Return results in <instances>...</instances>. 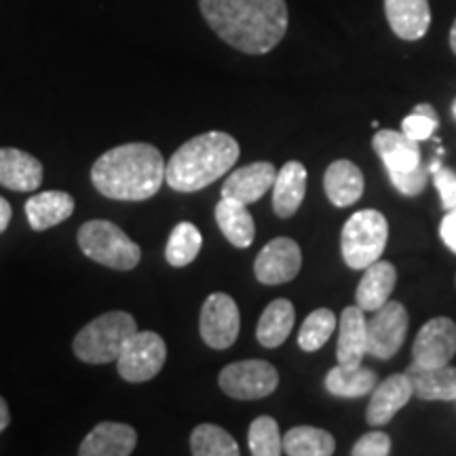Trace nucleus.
I'll list each match as a JSON object with an SVG mask.
<instances>
[{
	"mask_svg": "<svg viewBox=\"0 0 456 456\" xmlns=\"http://www.w3.org/2000/svg\"><path fill=\"white\" fill-rule=\"evenodd\" d=\"M199 7L222 41L248 55L269 53L288 32L285 0H199Z\"/></svg>",
	"mask_w": 456,
	"mask_h": 456,
	"instance_id": "nucleus-1",
	"label": "nucleus"
},
{
	"mask_svg": "<svg viewBox=\"0 0 456 456\" xmlns=\"http://www.w3.org/2000/svg\"><path fill=\"white\" fill-rule=\"evenodd\" d=\"M165 165L157 146L131 142L104 152L91 167V182L108 199L146 201L161 191Z\"/></svg>",
	"mask_w": 456,
	"mask_h": 456,
	"instance_id": "nucleus-2",
	"label": "nucleus"
},
{
	"mask_svg": "<svg viewBox=\"0 0 456 456\" xmlns=\"http://www.w3.org/2000/svg\"><path fill=\"white\" fill-rule=\"evenodd\" d=\"M239 142L224 131H208L188 140L165 165V180L175 192H197L235 167Z\"/></svg>",
	"mask_w": 456,
	"mask_h": 456,
	"instance_id": "nucleus-3",
	"label": "nucleus"
},
{
	"mask_svg": "<svg viewBox=\"0 0 456 456\" xmlns=\"http://www.w3.org/2000/svg\"><path fill=\"white\" fill-rule=\"evenodd\" d=\"M138 332L134 315L125 311H110L89 322L72 342L74 355L83 363L102 366L117 362L125 342Z\"/></svg>",
	"mask_w": 456,
	"mask_h": 456,
	"instance_id": "nucleus-4",
	"label": "nucleus"
},
{
	"mask_svg": "<svg viewBox=\"0 0 456 456\" xmlns=\"http://www.w3.org/2000/svg\"><path fill=\"white\" fill-rule=\"evenodd\" d=\"M78 248L89 260L114 271H131L140 265L142 249L123 228L108 220H89L78 228Z\"/></svg>",
	"mask_w": 456,
	"mask_h": 456,
	"instance_id": "nucleus-5",
	"label": "nucleus"
},
{
	"mask_svg": "<svg viewBox=\"0 0 456 456\" xmlns=\"http://www.w3.org/2000/svg\"><path fill=\"white\" fill-rule=\"evenodd\" d=\"M389 222L376 209H359L346 220L340 235V249L349 269H368L385 252Z\"/></svg>",
	"mask_w": 456,
	"mask_h": 456,
	"instance_id": "nucleus-6",
	"label": "nucleus"
},
{
	"mask_svg": "<svg viewBox=\"0 0 456 456\" xmlns=\"http://www.w3.org/2000/svg\"><path fill=\"white\" fill-rule=\"evenodd\" d=\"M167 362V345L157 332H135L117 357V370L127 383H146Z\"/></svg>",
	"mask_w": 456,
	"mask_h": 456,
	"instance_id": "nucleus-7",
	"label": "nucleus"
},
{
	"mask_svg": "<svg viewBox=\"0 0 456 456\" xmlns=\"http://www.w3.org/2000/svg\"><path fill=\"white\" fill-rule=\"evenodd\" d=\"M220 389L232 399H262L275 393L279 372L265 359H243L228 363L220 372Z\"/></svg>",
	"mask_w": 456,
	"mask_h": 456,
	"instance_id": "nucleus-8",
	"label": "nucleus"
},
{
	"mask_svg": "<svg viewBox=\"0 0 456 456\" xmlns=\"http://www.w3.org/2000/svg\"><path fill=\"white\" fill-rule=\"evenodd\" d=\"M239 330H241V315L237 302L224 292L209 294L199 315V332L205 345L216 351H224L235 345Z\"/></svg>",
	"mask_w": 456,
	"mask_h": 456,
	"instance_id": "nucleus-9",
	"label": "nucleus"
},
{
	"mask_svg": "<svg viewBox=\"0 0 456 456\" xmlns=\"http://www.w3.org/2000/svg\"><path fill=\"white\" fill-rule=\"evenodd\" d=\"M408 323L406 306L397 300H387L368 322V355L376 359L397 355L408 336Z\"/></svg>",
	"mask_w": 456,
	"mask_h": 456,
	"instance_id": "nucleus-10",
	"label": "nucleus"
},
{
	"mask_svg": "<svg viewBox=\"0 0 456 456\" xmlns=\"http://www.w3.org/2000/svg\"><path fill=\"white\" fill-rule=\"evenodd\" d=\"M456 355V323L450 317H433L416 334L412 363L423 368L446 366Z\"/></svg>",
	"mask_w": 456,
	"mask_h": 456,
	"instance_id": "nucleus-11",
	"label": "nucleus"
},
{
	"mask_svg": "<svg viewBox=\"0 0 456 456\" xmlns=\"http://www.w3.org/2000/svg\"><path fill=\"white\" fill-rule=\"evenodd\" d=\"M302 266L300 245L289 237H277L256 256L254 275L265 285H281L296 279Z\"/></svg>",
	"mask_w": 456,
	"mask_h": 456,
	"instance_id": "nucleus-12",
	"label": "nucleus"
},
{
	"mask_svg": "<svg viewBox=\"0 0 456 456\" xmlns=\"http://www.w3.org/2000/svg\"><path fill=\"white\" fill-rule=\"evenodd\" d=\"M370 395L372 397H370L366 414L368 425L385 427L395 419L399 410L408 406L410 399L414 397V389L408 374H393L387 380H383V383L376 385Z\"/></svg>",
	"mask_w": 456,
	"mask_h": 456,
	"instance_id": "nucleus-13",
	"label": "nucleus"
},
{
	"mask_svg": "<svg viewBox=\"0 0 456 456\" xmlns=\"http://www.w3.org/2000/svg\"><path fill=\"white\" fill-rule=\"evenodd\" d=\"M275 178L277 169L269 161L245 165V167H239L228 175L224 186H222V197L235 199L243 205H252L271 191Z\"/></svg>",
	"mask_w": 456,
	"mask_h": 456,
	"instance_id": "nucleus-14",
	"label": "nucleus"
},
{
	"mask_svg": "<svg viewBox=\"0 0 456 456\" xmlns=\"http://www.w3.org/2000/svg\"><path fill=\"white\" fill-rule=\"evenodd\" d=\"M368 355V319L359 306H346L338 322V345H336V359L340 366L355 368L362 366Z\"/></svg>",
	"mask_w": 456,
	"mask_h": 456,
	"instance_id": "nucleus-15",
	"label": "nucleus"
},
{
	"mask_svg": "<svg viewBox=\"0 0 456 456\" xmlns=\"http://www.w3.org/2000/svg\"><path fill=\"white\" fill-rule=\"evenodd\" d=\"M43 163L20 148H0V186L34 192L43 184Z\"/></svg>",
	"mask_w": 456,
	"mask_h": 456,
	"instance_id": "nucleus-16",
	"label": "nucleus"
},
{
	"mask_svg": "<svg viewBox=\"0 0 456 456\" xmlns=\"http://www.w3.org/2000/svg\"><path fill=\"white\" fill-rule=\"evenodd\" d=\"M138 444V433L134 427L125 423H106L95 425L85 437L78 454L81 456H129Z\"/></svg>",
	"mask_w": 456,
	"mask_h": 456,
	"instance_id": "nucleus-17",
	"label": "nucleus"
},
{
	"mask_svg": "<svg viewBox=\"0 0 456 456\" xmlns=\"http://www.w3.org/2000/svg\"><path fill=\"white\" fill-rule=\"evenodd\" d=\"M385 15L402 41H420L429 32V0H385Z\"/></svg>",
	"mask_w": 456,
	"mask_h": 456,
	"instance_id": "nucleus-18",
	"label": "nucleus"
},
{
	"mask_svg": "<svg viewBox=\"0 0 456 456\" xmlns=\"http://www.w3.org/2000/svg\"><path fill=\"white\" fill-rule=\"evenodd\" d=\"M372 146L376 155L383 159L389 175L406 174V171H412L423 163L419 142L410 140L403 131L380 129L379 134L374 135Z\"/></svg>",
	"mask_w": 456,
	"mask_h": 456,
	"instance_id": "nucleus-19",
	"label": "nucleus"
},
{
	"mask_svg": "<svg viewBox=\"0 0 456 456\" xmlns=\"http://www.w3.org/2000/svg\"><path fill=\"white\" fill-rule=\"evenodd\" d=\"M306 167L300 161H288L277 171L273 184V209L279 218H292L306 195Z\"/></svg>",
	"mask_w": 456,
	"mask_h": 456,
	"instance_id": "nucleus-20",
	"label": "nucleus"
},
{
	"mask_svg": "<svg viewBox=\"0 0 456 456\" xmlns=\"http://www.w3.org/2000/svg\"><path fill=\"white\" fill-rule=\"evenodd\" d=\"M414 395L425 402H456V368H423L410 363L406 370Z\"/></svg>",
	"mask_w": 456,
	"mask_h": 456,
	"instance_id": "nucleus-21",
	"label": "nucleus"
},
{
	"mask_svg": "<svg viewBox=\"0 0 456 456\" xmlns=\"http://www.w3.org/2000/svg\"><path fill=\"white\" fill-rule=\"evenodd\" d=\"M363 271L366 273H363L362 281L357 285L355 302L359 309H363V313H374L389 300L393 289H395L397 271L391 262L385 260H376Z\"/></svg>",
	"mask_w": 456,
	"mask_h": 456,
	"instance_id": "nucleus-22",
	"label": "nucleus"
},
{
	"mask_svg": "<svg viewBox=\"0 0 456 456\" xmlns=\"http://www.w3.org/2000/svg\"><path fill=\"white\" fill-rule=\"evenodd\" d=\"M363 174L353 161L346 159H338L326 169L323 175V188L330 203L336 208H349V205L357 203L363 195Z\"/></svg>",
	"mask_w": 456,
	"mask_h": 456,
	"instance_id": "nucleus-23",
	"label": "nucleus"
},
{
	"mask_svg": "<svg viewBox=\"0 0 456 456\" xmlns=\"http://www.w3.org/2000/svg\"><path fill=\"white\" fill-rule=\"evenodd\" d=\"M74 212V199L64 191H45L26 201V218L34 231H49Z\"/></svg>",
	"mask_w": 456,
	"mask_h": 456,
	"instance_id": "nucleus-24",
	"label": "nucleus"
},
{
	"mask_svg": "<svg viewBox=\"0 0 456 456\" xmlns=\"http://www.w3.org/2000/svg\"><path fill=\"white\" fill-rule=\"evenodd\" d=\"M216 222H218L222 235L235 248H249L256 239V222L248 212V205L235 201V199L222 197L216 205Z\"/></svg>",
	"mask_w": 456,
	"mask_h": 456,
	"instance_id": "nucleus-25",
	"label": "nucleus"
},
{
	"mask_svg": "<svg viewBox=\"0 0 456 456\" xmlns=\"http://www.w3.org/2000/svg\"><path fill=\"white\" fill-rule=\"evenodd\" d=\"M296 322V309L289 300L279 298L273 300L265 311H262L258 328H256V338L265 349H277L281 346L288 336L292 334Z\"/></svg>",
	"mask_w": 456,
	"mask_h": 456,
	"instance_id": "nucleus-26",
	"label": "nucleus"
},
{
	"mask_svg": "<svg viewBox=\"0 0 456 456\" xmlns=\"http://www.w3.org/2000/svg\"><path fill=\"white\" fill-rule=\"evenodd\" d=\"M379 385V374L374 370L355 366V368H345L336 366L326 376V389L336 397L345 399H357L366 397L374 391V387Z\"/></svg>",
	"mask_w": 456,
	"mask_h": 456,
	"instance_id": "nucleus-27",
	"label": "nucleus"
},
{
	"mask_svg": "<svg viewBox=\"0 0 456 456\" xmlns=\"http://www.w3.org/2000/svg\"><path fill=\"white\" fill-rule=\"evenodd\" d=\"M283 452L289 456H330L336 452V442L326 429L300 425L283 436Z\"/></svg>",
	"mask_w": 456,
	"mask_h": 456,
	"instance_id": "nucleus-28",
	"label": "nucleus"
},
{
	"mask_svg": "<svg viewBox=\"0 0 456 456\" xmlns=\"http://www.w3.org/2000/svg\"><path fill=\"white\" fill-rule=\"evenodd\" d=\"M191 452L195 456H239V444L235 437L218 425H197L191 433Z\"/></svg>",
	"mask_w": 456,
	"mask_h": 456,
	"instance_id": "nucleus-29",
	"label": "nucleus"
},
{
	"mask_svg": "<svg viewBox=\"0 0 456 456\" xmlns=\"http://www.w3.org/2000/svg\"><path fill=\"white\" fill-rule=\"evenodd\" d=\"M201 245L203 237L199 232V228L192 222H180V224H175L167 239L165 258H167L171 266L182 269V266H188L191 262H195L199 252H201Z\"/></svg>",
	"mask_w": 456,
	"mask_h": 456,
	"instance_id": "nucleus-30",
	"label": "nucleus"
},
{
	"mask_svg": "<svg viewBox=\"0 0 456 456\" xmlns=\"http://www.w3.org/2000/svg\"><path fill=\"white\" fill-rule=\"evenodd\" d=\"M336 323L338 319L330 309H315L309 317L302 322V328L298 332V345L302 351L315 353L322 349L326 342L332 338Z\"/></svg>",
	"mask_w": 456,
	"mask_h": 456,
	"instance_id": "nucleus-31",
	"label": "nucleus"
},
{
	"mask_svg": "<svg viewBox=\"0 0 456 456\" xmlns=\"http://www.w3.org/2000/svg\"><path fill=\"white\" fill-rule=\"evenodd\" d=\"M249 452L254 456H279L283 454V437L279 425L271 416H258L248 433Z\"/></svg>",
	"mask_w": 456,
	"mask_h": 456,
	"instance_id": "nucleus-32",
	"label": "nucleus"
},
{
	"mask_svg": "<svg viewBox=\"0 0 456 456\" xmlns=\"http://www.w3.org/2000/svg\"><path fill=\"white\" fill-rule=\"evenodd\" d=\"M429 165L420 163L419 167L412 169V171H406V174H395V175H389L391 184L397 188L402 195L406 197H416L420 195V192L425 191L427 182H429Z\"/></svg>",
	"mask_w": 456,
	"mask_h": 456,
	"instance_id": "nucleus-33",
	"label": "nucleus"
},
{
	"mask_svg": "<svg viewBox=\"0 0 456 456\" xmlns=\"http://www.w3.org/2000/svg\"><path fill=\"white\" fill-rule=\"evenodd\" d=\"M437 125H440V121L437 118H431L427 117V114L423 112H412L410 117H406L402 121V131L403 134L408 135L410 140L414 142H425L429 140L433 135V131L437 129Z\"/></svg>",
	"mask_w": 456,
	"mask_h": 456,
	"instance_id": "nucleus-34",
	"label": "nucleus"
},
{
	"mask_svg": "<svg viewBox=\"0 0 456 456\" xmlns=\"http://www.w3.org/2000/svg\"><path fill=\"white\" fill-rule=\"evenodd\" d=\"M391 452V437L383 431H370L362 440L355 442L353 456H387Z\"/></svg>",
	"mask_w": 456,
	"mask_h": 456,
	"instance_id": "nucleus-35",
	"label": "nucleus"
},
{
	"mask_svg": "<svg viewBox=\"0 0 456 456\" xmlns=\"http://www.w3.org/2000/svg\"><path fill=\"white\" fill-rule=\"evenodd\" d=\"M433 175V184H436L437 192H440L442 208L450 212L456 209V174L448 167H440Z\"/></svg>",
	"mask_w": 456,
	"mask_h": 456,
	"instance_id": "nucleus-36",
	"label": "nucleus"
},
{
	"mask_svg": "<svg viewBox=\"0 0 456 456\" xmlns=\"http://www.w3.org/2000/svg\"><path fill=\"white\" fill-rule=\"evenodd\" d=\"M440 237L442 241L446 243L450 252L456 254V209H450V212L444 216L440 224Z\"/></svg>",
	"mask_w": 456,
	"mask_h": 456,
	"instance_id": "nucleus-37",
	"label": "nucleus"
},
{
	"mask_svg": "<svg viewBox=\"0 0 456 456\" xmlns=\"http://www.w3.org/2000/svg\"><path fill=\"white\" fill-rule=\"evenodd\" d=\"M11 216H13V209H11V203L4 197H0V235L7 231L11 224Z\"/></svg>",
	"mask_w": 456,
	"mask_h": 456,
	"instance_id": "nucleus-38",
	"label": "nucleus"
},
{
	"mask_svg": "<svg viewBox=\"0 0 456 456\" xmlns=\"http://www.w3.org/2000/svg\"><path fill=\"white\" fill-rule=\"evenodd\" d=\"M11 423V412H9V406L7 402H4L3 397H0V433L7 429Z\"/></svg>",
	"mask_w": 456,
	"mask_h": 456,
	"instance_id": "nucleus-39",
	"label": "nucleus"
},
{
	"mask_svg": "<svg viewBox=\"0 0 456 456\" xmlns=\"http://www.w3.org/2000/svg\"><path fill=\"white\" fill-rule=\"evenodd\" d=\"M414 110H416V112H423V114H427V117L437 118V121H440V117H437L436 108H433L431 104H419V106H414Z\"/></svg>",
	"mask_w": 456,
	"mask_h": 456,
	"instance_id": "nucleus-40",
	"label": "nucleus"
},
{
	"mask_svg": "<svg viewBox=\"0 0 456 456\" xmlns=\"http://www.w3.org/2000/svg\"><path fill=\"white\" fill-rule=\"evenodd\" d=\"M450 49H452V53L456 55V20L452 28H450Z\"/></svg>",
	"mask_w": 456,
	"mask_h": 456,
	"instance_id": "nucleus-41",
	"label": "nucleus"
},
{
	"mask_svg": "<svg viewBox=\"0 0 456 456\" xmlns=\"http://www.w3.org/2000/svg\"><path fill=\"white\" fill-rule=\"evenodd\" d=\"M452 117H454V121H456V100L452 102Z\"/></svg>",
	"mask_w": 456,
	"mask_h": 456,
	"instance_id": "nucleus-42",
	"label": "nucleus"
}]
</instances>
